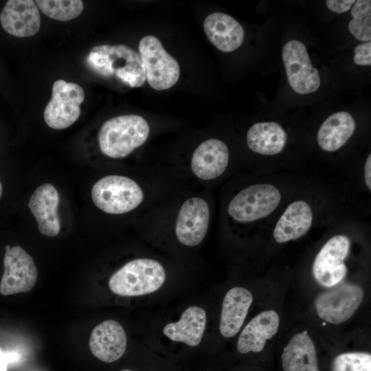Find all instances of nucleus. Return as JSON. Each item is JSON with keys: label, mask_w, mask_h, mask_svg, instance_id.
Instances as JSON below:
<instances>
[{"label": "nucleus", "mask_w": 371, "mask_h": 371, "mask_svg": "<svg viewBox=\"0 0 371 371\" xmlns=\"http://www.w3.org/2000/svg\"><path fill=\"white\" fill-rule=\"evenodd\" d=\"M145 218L146 225L168 228L179 244L192 247L207 235L210 205L203 192L182 190L147 212Z\"/></svg>", "instance_id": "obj_1"}, {"label": "nucleus", "mask_w": 371, "mask_h": 371, "mask_svg": "<svg viewBox=\"0 0 371 371\" xmlns=\"http://www.w3.org/2000/svg\"><path fill=\"white\" fill-rule=\"evenodd\" d=\"M87 62L96 74L115 77L131 87H139L146 81L144 67L139 52L122 45H100L89 51Z\"/></svg>", "instance_id": "obj_2"}, {"label": "nucleus", "mask_w": 371, "mask_h": 371, "mask_svg": "<svg viewBox=\"0 0 371 371\" xmlns=\"http://www.w3.org/2000/svg\"><path fill=\"white\" fill-rule=\"evenodd\" d=\"M150 134L148 122L136 114L113 117L101 126L98 141L100 152L105 157L123 159L142 146Z\"/></svg>", "instance_id": "obj_3"}, {"label": "nucleus", "mask_w": 371, "mask_h": 371, "mask_svg": "<svg viewBox=\"0 0 371 371\" xmlns=\"http://www.w3.org/2000/svg\"><path fill=\"white\" fill-rule=\"evenodd\" d=\"M164 265L151 258H138L128 261L109 278V286L115 294L139 296L157 291L166 280Z\"/></svg>", "instance_id": "obj_4"}, {"label": "nucleus", "mask_w": 371, "mask_h": 371, "mask_svg": "<svg viewBox=\"0 0 371 371\" xmlns=\"http://www.w3.org/2000/svg\"><path fill=\"white\" fill-rule=\"evenodd\" d=\"M139 54L146 79L153 89L166 90L177 82L180 76L179 63L165 49L158 38L153 35L144 36L139 43Z\"/></svg>", "instance_id": "obj_5"}, {"label": "nucleus", "mask_w": 371, "mask_h": 371, "mask_svg": "<svg viewBox=\"0 0 371 371\" xmlns=\"http://www.w3.org/2000/svg\"><path fill=\"white\" fill-rule=\"evenodd\" d=\"M281 200L278 189L271 184H255L238 192L229 201L227 213L235 221L251 223L272 213Z\"/></svg>", "instance_id": "obj_6"}, {"label": "nucleus", "mask_w": 371, "mask_h": 371, "mask_svg": "<svg viewBox=\"0 0 371 371\" xmlns=\"http://www.w3.org/2000/svg\"><path fill=\"white\" fill-rule=\"evenodd\" d=\"M84 99L85 91L79 85L61 79L56 80L52 99L44 110L45 123L54 129L68 128L78 119Z\"/></svg>", "instance_id": "obj_7"}, {"label": "nucleus", "mask_w": 371, "mask_h": 371, "mask_svg": "<svg viewBox=\"0 0 371 371\" xmlns=\"http://www.w3.org/2000/svg\"><path fill=\"white\" fill-rule=\"evenodd\" d=\"M282 60L291 87L302 95L315 92L320 86L318 70L312 65L304 44L288 41L282 49Z\"/></svg>", "instance_id": "obj_8"}, {"label": "nucleus", "mask_w": 371, "mask_h": 371, "mask_svg": "<svg viewBox=\"0 0 371 371\" xmlns=\"http://www.w3.org/2000/svg\"><path fill=\"white\" fill-rule=\"evenodd\" d=\"M229 150L226 144L216 138L207 139L193 150L187 168V174L200 183L220 177L227 168Z\"/></svg>", "instance_id": "obj_9"}, {"label": "nucleus", "mask_w": 371, "mask_h": 371, "mask_svg": "<svg viewBox=\"0 0 371 371\" xmlns=\"http://www.w3.org/2000/svg\"><path fill=\"white\" fill-rule=\"evenodd\" d=\"M3 267L0 283L2 295L25 293L33 289L38 278V271L32 256L22 247H5Z\"/></svg>", "instance_id": "obj_10"}, {"label": "nucleus", "mask_w": 371, "mask_h": 371, "mask_svg": "<svg viewBox=\"0 0 371 371\" xmlns=\"http://www.w3.org/2000/svg\"><path fill=\"white\" fill-rule=\"evenodd\" d=\"M363 299V291L354 284H342L320 293L315 300L317 315L326 322L339 324L349 319Z\"/></svg>", "instance_id": "obj_11"}, {"label": "nucleus", "mask_w": 371, "mask_h": 371, "mask_svg": "<svg viewBox=\"0 0 371 371\" xmlns=\"http://www.w3.org/2000/svg\"><path fill=\"white\" fill-rule=\"evenodd\" d=\"M350 246L349 239L344 235L335 236L324 244L313 265V273L318 283L333 287L343 280L347 272L344 260Z\"/></svg>", "instance_id": "obj_12"}, {"label": "nucleus", "mask_w": 371, "mask_h": 371, "mask_svg": "<svg viewBox=\"0 0 371 371\" xmlns=\"http://www.w3.org/2000/svg\"><path fill=\"white\" fill-rule=\"evenodd\" d=\"M0 22L4 30L12 36H32L41 27L39 9L32 0H9L1 12Z\"/></svg>", "instance_id": "obj_13"}, {"label": "nucleus", "mask_w": 371, "mask_h": 371, "mask_svg": "<svg viewBox=\"0 0 371 371\" xmlns=\"http://www.w3.org/2000/svg\"><path fill=\"white\" fill-rule=\"evenodd\" d=\"M127 345L126 333L122 325L113 319L105 320L92 330L89 346L91 353L98 359L111 363L125 352Z\"/></svg>", "instance_id": "obj_14"}, {"label": "nucleus", "mask_w": 371, "mask_h": 371, "mask_svg": "<svg viewBox=\"0 0 371 371\" xmlns=\"http://www.w3.org/2000/svg\"><path fill=\"white\" fill-rule=\"evenodd\" d=\"M58 205V193L50 183L38 186L30 199L28 207L38 223V231L46 236L54 237L60 232Z\"/></svg>", "instance_id": "obj_15"}, {"label": "nucleus", "mask_w": 371, "mask_h": 371, "mask_svg": "<svg viewBox=\"0 0 371 371\" xmlns=\"http://www.w3.org/2000/svg\"><path fill=\"white\" fill-rule=\"evenodd\" d=\"M203 29L210 41L219 50L231 52L243 43L245 32L234 18L222 12L209 14L203 22Z\"/></svg>", "instance_id": "obj_16"}, {"label": "nucleus", "mask_w": 371, "mask_h": 371, "mask_svg": "<svg viewBox=\"0 0 371 371\" xmlns=\"http://www.w3.org/2000/svg\"><path fill=\"white\" fill-rule=\"evenodd\" d=\"M279 324V316L275 311L258 314L241 331L236 345L238 352L245 354L262 351L267 341L278 332Z\"/></svg>", "instance_id": "obj_17"}, {"label": "nucleus", "mask_w": 371, "mask_h": 371, "mask_svg": "<svg viewBox=\"0 0 371 371\" xmlns=\"http://www.w3.org/2000/svg\"><path fill=\"white\" fill-rule=\"evenodd\" d=\"M253 302L251 293L243 287H234L225 294L222 304L219 330L227 338L240 330Z\"/></svg>", "instance_id": "obj_18"}, {"label": "nucleus", "mask_w": 371, "mask_h": 371, "mask_svg": "<svg viewBox=\"0 0 371 371\" xmlns=\"http://www.w3.org/2000/svg\"><path fill=\"white\" fill-rule=\"evenodd\" d=\"M313 223V212L304 201L291 203L279 218L273 230L277 243H284L300 238L310 229Z\"/></svg>", "instance_id": "obj_19"}, {"label": "nucleus", "mask_w": 371, "mask_h": 371, "mask_svg": "<svg viewBox=\"0 0 371 371\" xmlns=\"http://www.w3.org/2000/svg\"><path fill=\"white\" fill-rule=\"evenodd\" d=\"M205 326V311L199 306H192L183 312L179 321L166 324L163 333L172 341L196 346L202 340Z\"/></svg>", "instance_id": "obj_20"}, {"label": "nucleus", "mask_w": 371, "mask_h": 371, "mask_svg": "<svg viewBox=\"0 0 371 371\" xmlns=\"http://www.w3.org/2000/svg\"><path fill=\"white\" fill-rule=\"evenodd\" d=\"M282 364L284 371H319L316 350L308 334H295L284 348Z\"/></svg>", "instance_id": "obj_21"}, {"label": "nucleus", "mask_w": 371, "mask_h": 371, "mask_svg": "<svg viewBox=\"0 0 371 371\" xmlns=\"http://www.w3.org/2000/svg\"><path fill=\"white\" fill-rule=\"evenodd\" d=\"M355 128V121L348 112L334 113L319 127L317 135V144L325 151H336L351 137Z\"/></svg>", "instance_id": "obj_22"}, {"label": "nucleus", "mask_w": 371, "mask_h": 371, "mask_svg": "<svg viewBox=\"0 0 371 371\" xmlns=\"http://www.w3.org/2000/svg\"><path fill=\"white\" fill-rule=\"evenodd\" d=\"M246 139L248 147L253 152L273 155L283 150L286 142V133L276 122H258L249 128Z\"/></svg>", "instance_id": "obj_23"}, {"label": "nucleus", "mask_w": 371, "mask_h": 371, "mask_svg": "<svg viewBox=\"0 0 371 371\" xmlns=\"http://www.w3.org/2000/svg\"><path fill=\"white\" fill-rule=\"evenodd\" d=\"M35 3L45 15L60 21L78 17L84 8L81 0H36Z\"/></svg>", "instance_id": "obj_24"}, {"label": "nucleus", "mask_w": 371, "mask_h": 371, "mask_svg": "<svg viewBox=\"0 0 371 371\" xmlns=\"http://www.w3.org/2000/svg\"><path fill=\"white\" fill-rule=\"evenodd\" d=\"M350 13L352 19L348 24L350 32L359 41H370L371 1H356Z\"/></svg>", "instance_id": "obj_25"}, {"label": "nucleus", "mask_w": 371, "mask_h": 371, "mask_svg": "<svg viewBox=\"0 0 371 371\" xmlns=\"http://www.w3.org/2000/svg\"><path fill=\"white\" fill-rule=\"evenodd\" d=\"M333 371H371V355L363 352L341 354L333 361Z\"/></svg>", "instance_id": "obj_26"}, {"label": "nucleus", "mask_w": 371, "mask_h": 371, "mask_svg": "<svg viewBox=\"0 0 371 371\" xmlns=\"http://www.w3.org/2000/svg\"><path fill=\"white\" fill-rule=\"evenodd\" d=\"M353 61L356 65H371V42L359 44L355 48Z\"/></svg>", "instance_id": "obj_27"}, {"label": "nucleus", "mask_w": 371, "mask_h": 371, "mask_svg": "<svg viewBox=\"0 0 371 371\" xmlns=\"http://www.w3.org/2000/svg\"><path fill=\"white\" fill-rule=\"evenodd\" d=\"M355 1L354 0H327L326 5L331 11L341 14L348 11Z\"/></svg>", "instance_id": "obj_28"}, {"label": "nucleus", "mask_w": 371, "mask_h": 371, "mask_svg": "<svg viewBox=\"0 0 371 371\" xmlns=\"http://www.w3.org/2000/svg\"><path fill=\"white\" fill-rule=\"evenodd\" d=\"M371 155H369L364 166L365 182L369 190H371Z\"/></svg>", "instance_id": "obj_29"}, {"label": "nucleus", "mask_w": 371, "mask_h": 371, "mask_svg": "<svg viewBox=\"0 0 371 371\" xmlns=\"http://www.w3.org/2000/svg\"><path fill=\"white\" fill-rule=\"evenodd\" d=\"M9 361L7 352H4L0 347V371H8Z\"/></svg>", "instance_id": "obj_30"}, {"label": "nucleus", "mask_w": 371, "mask_h": 371, "mask_svg": "<svg viewBox=\"0 0 371 371\" xmlns=\"http://www.w3.org/2000/svg\"><path fill=\"white\" fill-rule=\"evenodd\" d=\"M1 194H2V186H1V183L0 182V198L1 196Z\"/></svg>", "instance_id": "obj_31"}, {"label": "nucleus", "mask_w": 371, "mask_h": 371, "mask_svg": "<svg viewBox=\"0 0 371 371\" xmlns=\"http://www.w3.org/2000/svg\"><path fill=\"white\" fill-rule=\"evenodd\" d=\"M121 371H133V370H128V369H125V370H121Z\"/></svg>", "instance_id": "obj_32"}]
</instances>
